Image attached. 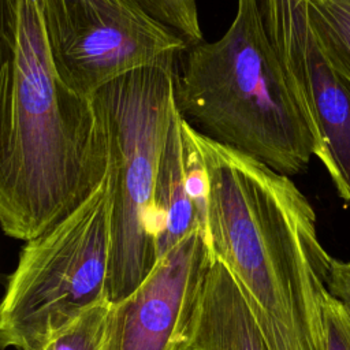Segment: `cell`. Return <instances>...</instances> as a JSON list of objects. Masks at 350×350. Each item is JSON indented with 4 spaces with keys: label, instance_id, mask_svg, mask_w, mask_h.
<instances>
[{
    "label": "cell",
    "instance_id": "obj_4",
    "mask_svg": "<svg viewBox=\"0 0 350 350\" xmlns=\"http://www.w3.org/2000/svg\"><path fill=\"white\" fill-rule=\"evenodd\" d=\"M127 72L90 98L103 127L111 193L109 302L130 294L157 261L152 194L154 176L176 111V57Z\"/></svg>",
    "mask_w": 350,
    "mask_h": 350
},
{
    "label": "cell",
    "instance_id": "obj_2",
    "mask_svg": "<svg viewBox=\"0 0 350 350\" xmlns=\"http://www.w3.org/2000/svg\"><path fill=\"white\" fill-rule=\"evenodd\" d=\"M108 153L92 98L67 88L38 0H0V227L29 241L103 183Z\"/></svg>",
    "mask_w": 350,
    "mask_h": 350
},
{
    "label": "cell",
    "instance_id": "obj_6",
    "mask_svg": "<svg viewBox=\"0 0 350 350\" xmlns=\"http://www.w3.org/2000/svg\"><path fill=\"white\" fill-rule=\"evenodd\" d=\"M38 5L59 78L89 98L108 82L190 45L139 0H38Z\"/></svg>",
    "mask_w": 350,
    "mask_h": 350
},
{
    "label": "cell",
    "instance_id": "obj_1",
    "mask_svg": "<svg viewBox=\"0 0 350 350\" xmlns=\"http://www.w3.org/2000/svg\"><path fill=\"white\" fill-rule=\"evenodd\" d=\"M194 138L208 182V242L238 283L267 350H324L332 257L310 202L290 176L196 129Z\"/></svg>",
    "mask_w": 350,
    "mask_h": 350
},
{
    "label": "cell",
    "instance_id": "obj_8",
    "mask_svg": "<svg viewBox=\"0 0 350 350\" xmlns=\"http://www.w3.org/2000/svg\"><path fill=\"white\" fill-rule=\"evenodd\" d=\"M213 258L201 228L165 252L130 294L111 302L103 350H187Z\"/></svg>",
    "mask_w": 350,
    "mask_h": 350
},
{
    "label": "cell",
    "instance_id": "obj_14",
    "mask_svg": "<svg viewBox=\"0 0 350 350\" xmlns=\"http://www.w3.org/2000/svg\"><path fill=\"white\" fill-rule=\"evenodd\" d=\"M324 350H350V309L329 291L323 306Z\"/></svg>",
    "mask_w": 350,
    "mask_h": 350
},
{
    "label": "cell",
    "instance_id": "obj_15",
    "mask_svg": "<svg viewBox=\"0 0 350 350\" xmlns=\"http://www.w3.org/2000/svg\"><path fill=\"white\" fill-rule=\"evenodd\" d=\"M328 291L350 309V260L331 258Z\"/></svg>",
    "mask_w": 350,
    "mask_h": 350
},
{
    "label": "cell",
    "instance_id": "obj_10",
    "mask_svg": "<svg viewBox=\"0 0 350 350\" xmlns=\"http://www.w3.org/2000/svg\"><path fill=\"white\" fill-rule=\"evenodd\" d=\"M153 237L157 260L191 231L202 228L189 196L183 161L182 115L172 116L159 160L153 194ZM206 234V232H205Z\"/></svg>",
    "mask_w": 350,
    "mask_h": 350
},
{
    "label": "cell",
    "instance_id": "obj_9",
    "mask_svg": "<svg viewBox=\"0 0 350 350\" xmlns=\"http://www.w3.org/2000/svg\"><path fill=\"white\" fill-rule=\"evenodd\" d=\"M187 350H267L238 283L216 257Z\"/></svg>",
    "mask_w": 350,
    "mask_h": 350
},
{
    "label": "cell",
    "instance_id": "obj_7",
    "mask_svg": "<svg viewBox=\"0 0 350 350\" xmlns=\"http://www.w3.org/2000/svg\"><path fill=\"white\" fill-rule=\"evenodd\" d=\"M265 27L287 82L317 139V157L350 201V81L327 57L306 0H261Z\"/></svg>",
    "mask_w": 350,
    "mask_h": 350
},
{
    "label": "cell",
    "instance_id": "obj_3",
    "mask_svg": "<svg viewBox=\"0 0 350 350\" xmlns=\"http://www.w3.org/2000/svg\"><path fill=\"white\" fill-rule=\"evenodd\" d=\"M175 104L211 139L276 172H302L317 139L284 74L265 27L261 0H238L227 31L182 52Z\"/></svg>",
    "mask_w": 350,
    "mask_h": 350
},
{
    "label": "cell",
    "instance_id": "obj_13",
    "mask_svg": "<svg viewBox=\"0 0 350 350\" xmlns=\"http://www.w3.org/2000/svg\"><path fill=\"white\" fill-rule=\"evenodd\" d=\"M139 1L154 18L183 36L190 45L202 41V31L200 27L196 0Z\"/></svg>",
    "mask_w": 350,
    "mask_h": 350
},
{
    "label": "cell",
    "instance_id": "obj_11",
    "mask_svg": "<svg viewBox=\"0 0 350 350\" xmlns=\"http://www.w3.org/2000/svg\"><path fill=\"white\" fill-rule=\"evenodd\" d=\"M306 5L327 57L350 81V0H306Z\"/></svg>",
    "mask_w": 350,
    "mask_h": 350
},
{
    "label": "cell",
    "instance_id": "obj_12",
    "mask_svg": "<svg viewBox=\"0 0 350 350\" xmlns=\"http://www.w3.org/2000/svg\"><path fill=\"white\" fill-rule=\"evenodd\" d=\"M109 305V301H103L88 308L37 350H103Z\"/></svg>",
    "mask_w": 350,
    "mask_h": 350
},
{
    "label": "cell",
    "instance_id": "obj_5",
    "mask_svg": "<svg viewBox=\"0 0 350 350\" xmlns=\"http://www.w3.org/2000/svg\"><path fill=\"white\" fill-rule=\"evenodd\" d=\"M108 176L78 208L26 241L0 301V350H37L88 308L108 301Z\"/></svg>",
    "mask_w": 350,
    "mask_h": 350
}]
</instances>
